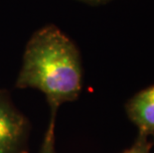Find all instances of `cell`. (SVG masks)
I'll return each instance as SVG.
<instances>
[{
	"instance_id": "7a4b0ae2",
	"label": "cell",
	"mask_w": 154,
	"mask_h": 153,
	"mask_svg": "<svg viewBox=\"0 0 154 153\" xmlns=\"http://www.w3.org/2000/svg\"><path fill=\"white\" fill-rule=\"evenodd\" d=\"M30 122L12 103L10 94L0 90V153H28Z\"/></svg>"
},
{
	"instance_id": "5b68a950",
	"label": "cell",
	"mask_w": 154,
	"mask_h": 153,
	"mask_svg": "<svg viewBox=\"0 0 154 153\" xmlns=\"http://www.w3.org/2000/svg\"><path fill=\"white\" fill-rule=\"evenodd\" d=\"M80 1H84L88 3V4H91V5H99V4H104V3L109 2L111 0H80Z\"/></svg>"
},
{
	"instance_id": "3957f363",
	"label": "cell",
	"mask_w": 154,
	"mask_h": 153,
	"mask_svg": "<svg viewBox=\"0 0 154 153\" xmlns=\"http://www.w3.org/2000/svg\"><path fill=\"white\" fill-rule=\"evenodd\" d=\"M125 112L138 133L154 137V84L144 87L127 100Z\"/></svg>"
},
{
	"instance_id": "277c9868",
	"label": "cell",
	"mask_w": 154,
	"mask_h": 153,
	"mask_svg": "<svg viewBox=\"0 0 154 153\" xmlns=\"http://www.w3.org/2000/svg\"><path fill=\"white\" fill-rule=\"evenodd\" d=\"M154 137H149L142 134H137L136 139L129 148L121 153H150L154 145Z\"/></svg>"
},
{
	"instance_id": "6da1fadb",
	"label": "cell",
	"mask_w": 154,
	"mask_h": 153,
	"mask_svg": "<svg viewBox=\"0 0 154 153\" xmlns=\"http://www.w3.org/2000/svg\"><path fill=\"white\" fill-rule=\"evenodd\" d=\"M15 87L44 93L51 118L40 153H55L58 109L76 100L83 87V65L76 44L54 25L35 32L25 48Z\"/></svg>"
}]
</instances>
